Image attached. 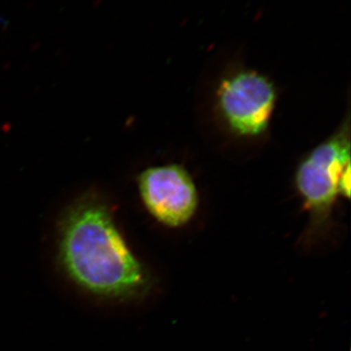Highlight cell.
Returning <instances> with one entry per match:
<instances>
[{
	"label": "cell",
	"instance_id": "obj_1",
	"mask_svg": "<svg viewBox=\"0 0 351 351\" xmlns=\"http://www.w3.org/2000/svg\"><path fill=\"white\" fill-rule=\"evenodd\" d=\"M58 258L76 287L100 299H141L154 284L149 270L132 253L110 210L96 200L77 203L64 215Z\"/></svg>",
	"mask_w": 351,
	"mask_h": 351
},
{
	"label": "cell",
	"instance_id": "obj_2",
	"mask_svg": "<svg viewBox=\"0 0 351 351\" xmlns=\"http://www.w3.org/2000/svg\"><path fill=\"white\" fill-rule=\"evenodd\" d=\"M350 165V123L346 117L338 130L302 158L295 182L308 212L306 239H317L329 228L332 208L339 196V181Z\"/></svg>",
	"mask_w": 351,
	"mask_h": 351
},
{
	"label": "cell",
	"instance_id": "obj_3",
	"mask_svg": "<svg viewBox=\"0 0 351 351\" xmlns=\"http://www.w3.org/2000/svg\"><path fill=\"white\" fill-rule=\"evenodd\" d=\"M276 103V87L258 71L240 69L221 80L219 113L235 135L257 137L269 128Z\"/></svg>",
	"mask_w": 351,
	"mask_h": 351
},
{
	"label": "cell",
	"instance_id": "obj_4",
	"mask_svg": "<svg viewBox=\"0 0 351 351\" xmlns=\"http://www.w3.org/2000/svg\"><path fill=\"white\" fill-rule=\"evenodd\" d=\"M138 186L147 211L163 225H186L195 214L197 191L193 178L181 165L149 168L138 176Z\"/></svg>",
	"mask_w": 351,
	"mask_h": 351
},
{
	"label": "cell",
	"instance_id": "obj_5",
	"mask_svg": "<svg viewBox=\"0 0 351 351\" xmlns=\"http://www.w3.org/2000/svg\"><path fill=\"white\" fill-rule=\"evenodd\" d=\"M350 165H348L341 175L339 181V195L346 198L350 197Z\"/></svg>",
	"mask_w": 351,
	"mask_h": 351
}]
</instances>
